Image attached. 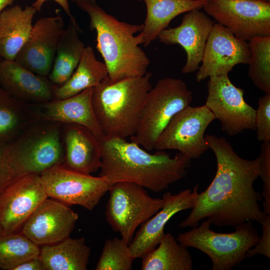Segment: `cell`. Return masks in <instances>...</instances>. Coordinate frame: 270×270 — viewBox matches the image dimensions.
Listing matches in <instances>:
<instances>
[{"label": "cell", "instance_id": "cell-7", "mask_svg": "<svg viewBox=\"0 0 270 270\" xmlns=\"http://www.w3.org/2000/svg\"><path fill=\"white\" fill-rule=\"evenodd\" d=\"M106 220L112 229L128 244L138 226L155 214L163 206L162 198L150 196L143 186L119 182L109 189Z\"/></svg>", "mask_w": 270, "mask_h": 270}, {"label": "cell", "instance_id": "cell-37", "mask_svg": "<svg viewBox=\"0 0 270 270\" xmlns=\"http://www.w3.org/2000/svg\"><path fill=\"white\" fill-rule=\"evenodd\" d=\"M15 0H0V12L8 6H10Z\"/></svg>", "mask_w": 270, "mask_h": 270}, {"label": "cell", "instance_id": "cell-6", "mask_svg": "<svg viewBox=\"0 0 270 270\" xmlns=\"http://www.w3.org/2000/svg\"><path fill=\"white\" fill-rule=\"evenodd\" d=\"M192 92L182 80L160 79L145 98L136 134L130 137L147 151L154 149L159 136L172 117L190 105Z\"/></svg>", "mask_w": 270, "mask_h": 270}, {"label": "cell", "instance_id": "cell-17", "mask_svg": "<svg viewBox=\"0 0 270 270\" xmlns=\"http://www.w3.org/2000/svg\"><path fill=\"white\" fill-rule=\"evenodd\" d=\"M93 88L70 98L30 104L36 120L84 126L102 140L105 136L96 120L92 102Z\"/></svg>", "mask_w": 270, "mask_h": 270}, {"label": "cell", "instance_id": "cell-10", "mask_svg": "<svg viewBox=\"0 0 270 270\" xmlns=\"http://www.w3.org/2000/svg\"><path fill=\"white\" fill-rule=\"evenodd\" d=\"M215 119L205 105H190L172 117L158 138L154 149L175 150L190 160L198 158L209 148L204 132Z\"/></svg>", "mask_w": 270, "mask_h": 270}, {"label": "cell", "instance_id": "cell-12", "mask_svg": "<svg viewBox=\"0 0 270 270\" xmlns=\"http://www.w3.org/2000/svg\"><path fill=\"white\" fill-rule=\"evenodd\" d=\"M47 198L38 174L24 176L8 184L0 192V236L20 232Z\"/></svg>", "mask_w": 270, "mask_h": 270}, {"label": "cell", "instance_id": "cell-22", "mask_svg": "<svg viewBox=\"0 0 270 270\" xmlns=\"http://www.w3.org/2000/svg\"><path fill=\"white\" fill-rule=\"evenodd\" d=\"M146 16L144 28V46H148L168 26L172 20L180 14L200 10L208 0H144Z\"/></svg>", "mask_w": 270, "mask_h": 270}, {"label": "cell", "instance_id": "cell-14", "mask_svg": "<svg viewBox=\"0 0 270 270\" xmlns=\"http://www.w3.org/2000/svg\"><path fill=\"white\" fill-rule=\"evenodd\" d=\"M64 30L60 14L38 20L14 60L34 73L48 77Z\"/></svg>", "mask_w": 270, "mask_h": 270}, {"label": "cell", "instance_id": "cell-5", "mask_svg": "<svg viewBox=\"0 0 270 270\" xmlns=\"http://www.w3.org/2000/svg\"><path fill=\"white\" fill-rule=\"evenodd\" d=\"M207 219L191 230L180 233L178 242L186 248H196L210 258L212 270H230L246 258V253L260 236L252 221L234 226V231L219 233L210 230Z\"/></svg>", "mask_w": 270, "mask_h": 270}, {"label": "cell", "instance_id": "cell-18", "mask_svg": "<svg viewBox=\"0 0 270 270\" xmlns=\"http://www.w3.org/2000/svg\"><path fill=\"white\" fill-rule=\"evenodd\" d=\"M198 185L192 190L186 189L177 194L166 192L162 196V207L152 217L142 224L129 243L130 255L134 259L142 258L158 244L164 234L168 221L176 213L192 208Z\"/></svg>", "mask_w": 270, "mask_h": 270}, {"label": "cell", "instance_id": "cell-38", "mask_svg": "<svg viewBox=\"0 0 270 270\" xmlns=\"http://www.w3.org/2000/svg\"><path fill=\"white\" fill-rule=\"evenodd\" d=\"M10 142L0 140V158Z\"/></svg>", "mask_w": 270, "mask_h": 270}, {"label": "cell", "instance_id": "cell-36", "mask_svg": "<svg viewBox=\"0 0 270 270\" xmlns=\"http://www.w3.org/2000/svg\"><path fill=\"white\" fill-rule=\"evenodd\" d=\"M76 2L78 7L80 9L84 6H94L97 4L96 0H72Z\"/></svg>", "mask_w": 270, "mask_h": 270}, {"label": "cell", "instance_id": "cell-9", "mask_svg": "<svg viewBox=\"0 0 270 270\" xmlns=\"http://www.w3.org/2000/svg\"><path fill=\"white\" fill-rule=\"evenodd\" d=\"M202 8L239 39L270 36V2L264 0H208Z\"/></svg>", "mask_w": 270, "mask_h": 270}, {"label": "cell", "instance_id": "cell-32", "mask_svg": "<svg viewBox=\"0 0 270 270\" xmlns=\"http://www.w3.org/2000/svg\"><path fill=\"white\" fill-rule=\"evenodd\" d=\"M260 176L263 182L262 192L263 211L270 216V142H262L260 147Z\"/></svg>", "mask_w": 270, "mask_h": 270}, {"label": "cell", "instance_id": "cell-1", "mask_svg": "<svg viewBox=\"0 0 270 270\" xmlns=\"http://www.w3.org/2000/svg\"><path fill=\"white\" fill-rule=\"evenodd\" d=\"M205 140L214 154L216 174L204 191H196L192 210L180 227H196L204 218L219 226L260 224L268 215L260 209L262 198L254 188L260 175L259 158H241L225 138L206 134Z\"/></svg>", "mask_w": 270, "mask_h": 270}, {"label": "cell", "instance_id": "cell-33", "mask_svg": "<svg viewBox=\"0 0 270 270\" xmlns=\"http://www.w3.org/2000/svg\"><path fill=\"white\" fill-rule=\"evenodd\" d=\"M260 224L262 226V233L257 244L248 250L246 258H249L257 254L264 255L270 258V216H268Z\"/></svg>", "mask_w": 270, "mask_h": 270}, {"label": "cell", "instance_id": "cell-4", "mask_svg": "<svg viewBox=\"0 0 270 270\" xmlns=\"http://www.w3.org/2000/svg\"><path fill=\"white\" fill-rule=\"evenodd\" d=\"M150 72L111 82L107 77L93 88L94 114L104 136L134 135L146 96L152 88Z\"/></svg>", "mask_w": 270, "mask_h": 270}, {"label": "cell", "instance_id": "cell-19", "mask_svg": "<svg viewBox=\"0 0 270 270\" xmlns=\"http://www.w3.org/2000/svg\"><path fill=\"white\" fill-rule=\"evenodd\" d=\"M64 135L63 164L73 170L91 174L100 169L102 147L99 140L86 128L77 124H61Z\"/></svg>", "mask_w": 270, "mask_h": 270}, {"label": "cell", "instance_id": "cell-35", "mask_svg": "<svg viewBox=\"0 0 270 270\" xmlns=\"http://www.w3.org/2000/svg\"><path fill=\"white\" fill-rule=\"evenodd\" d=\"M49 0H36L32 4V6L36 10L40 11L44 4ZM58 3L64 10L71 20H75L72 15L68 0H52Z\"/></svg>", "mask_w": 270, "mask_h": 270}, {"label": "cell", "instance_id": "cell-20", "mask_svg": "<svg viewBox=\"0 0 270 270\" xmlns=\"http://www.w3.org/2000/svg\"><path fill=\"white\" fill-rule=\"evenodd\" d=\"M0 86L17 100L36 104L53 100L48 77L36 74L14 60L0 61Z\"/></svg>", "mask_w": 270, "mask_h": 270}, {"label": "cell", "instance_id": "cell-8", "mask_svg": "<svg viewBox=\"0 0 270 270\" xmlns=\"http://www.w3.org/2000/svg\"><path fill=\"white\" fill-rule=\"evenodd\" d=\"M40 175L48 198L89 210L96 208L112 186L104 176L78 172L63 164L54 165Z\"/></svg>", "mask_w": 270, "mask_h": 270}, {"label": "cell", "instance_id": "cell-16", "mask_svg": "<svg viewBox=\"0 0 270 270\" xmlns=\"http://www.w3.org/2000/svg\"><path fill=\"white\" fill-rule=\"evenodd\" d=\"M214 24L205 12L194 10L186 12L180 26L166 28L158 35L160 42L168 45L178 44L185 50L186 62L182 73L193 72L199 68Z\"/></svg>", "mask_w": 270, "mask_h": 270}, {"label": "cell", "instance_id": "cell-28", "mask_svg": "<svg viewBox=\"0 0 270 270\" xmlns=\"http://www.w3.org/2000/svg\"><path fill=\"white\" fill-rule=\"evenodd\" d=\"M40 248L21 232L0 236V269L14 270L30 259L40 256Z\"/></svg>", "mask_w": 270, "mask_h": 270}, {"label": "cell", "instance_id": "cell-27", "mask_svg": "<svg viewBox=\"0 0 270 270\" xmlns=\"http://www.w3.org/2000/svg\"><path fill=\"white\" fill-rule=\"evenodd\" d=\"M35 120L30 104L14 98L0 86V140H13Z\"/></svg>", "mask_w": 270, "mask_h": 270}, {"label": "cell", "instance_id": "cell-29", "mask_svg": "<svg viewBox=\"0 0 270 270\" xmlns=\"http://www.w3.org/2000/svg\"><path fill=\"white\" fill-rule=\"evenodd\" d=\"M248 76L254 84L270 94V36H258L248 41Z\"/></svg>", "mask_w": 270, "mask_h": 270}, {"label": "cell", "instance_id": "cell-40", "mask_svg": "<svg viewBox=\"0 0 270 270\" xmlns=\"http://www.w3.org/2000/svg\"><path fill=\"white\" fill-rule=\"evenodd\" d=\"M2 60V56H1V55H0V61Z\"/></svg>", "mask_w": 270, "mask_h": 270}, {"label": "cell", "instance_id": "cell-30", "mask_svg": "<svg viewBox=\"0 0 270 270\" xmlns=\"http://www.w3.org/2000/svg\"><path fill=\"white\" fill-rule=\"evenodd\" d=\"M129 244L122 238L107 240L104 246L96 270H130L134 260L130 254Z\"/></svg>", "mask_w": 270, "mask_h": 270}, {"label": "cell", "instance_id": "cell-26", "mask_svg": "<svg viewBox=\"0 0 270 270\" xmlns=\"http://www.w3.org/2000/svg\"><path fill=\"white\" fill-rule=\"evenodd\" d=\"M158 248L142 258V270H192L193 262L187 248L171 233L164 234Z\"/></svg>", "mask_w": 270, "mask_h": 270}, {"label": "cell", "instance_id": "cell-23", "mask_svg": "<svg viewBox=\"0 0 270 270\" xmlns=\"http://www.w3.org/2000/svg\"><path fill=\"white\" fill-rule=\"evenodd\" d=\"M80 27L76 20H71L62 32L56 48L52 66L48 78L56 86L64 84L71 76L80 60L85 48L79 37Z\"/></svg>", "mask_w": 270, "mask_h": 270}, {"label": "cell", "instance_id": "cell-2", "mask_svg": "<svg viewBox=\"0 0 270 270\" xmlns=\"http://www.w3.org/2000/svg\"><path fill=\"white\" fill-rule=\"evenodd\" d=\"M100 176L112 186L119 182L137 184L154 192H160L184 178L191 165L190 158L180 152L174 157L158 150L150 154L126 138L106 136L100 140Z\"/></svg>", "mask_w": 270, "mask_h": 270}, {"label": "cell", "instance_id": "cell-34", "mask_svg": "<svg viewBox=\"0 0 270 270\" xmlns=\"http://www.w3.org/2000/svg\"><path fill=\"white\" fill-rule=\"evenodd\" d=\"M14 270H45L39 256L25 261L17 266Z\"/></svg>", "mask_w": 270, "mask_h": 270}, {"label": "cell", "instance_id": "cell-21", "mask_svg": "<svg viewBox=\"0 0 270 270\" xmlns=\"http://www.w3.org/2000/svg\"><path fill=\"white\" fill-rule=\"evenodd\" d=\"M36 10L32 6L16 4L0 12V54L2 59L14 60L26 42Z\"/></svg>", "mask_w": 270, "mask_h": 270}, {"label": "cell", "instance_id": "cell-13", "mask_svg": "<svg viewBox=\"0 0 270 270\" xmlns=\"http://www.w3.org/2000/svg\"><path fill=\"white\" fill-rule=\"evenodd\" d=\"M249 54L248 42L236 38L227 28L214 23L206 42L202 65L196 74V82L228 75L236 65L248 64Z\"/></svg>", "mask_w": 270, "mask_h": 270}, {"label": "cell", "instance_id": "cell-31", "mask_svg": "<svg viewBox=\"0 0 270 270\" xmlns=\"http://www.w3.org/2000/svg\"><path fill=\"white\" fill-rule=\"evenodd\" d=\"M255 128L259 141L270 142V94H265L258 100Z\"/></svg>", "mask_w": 270, "mask_h": 270}, {"label": "cell", "instance_id": "cell-39", "mask_svg": "<svg viewBox=\"0 0 270 270\" xmlns=\"http://www.w3.org/2000/svg\"><path fill=\"white\" fill-rule=\"evenodd\" d=\"M268 2H270V0H264Z\"/></svg>", "mask_w": 270, "mask_h": 270}, {"label": "cell", "instance_id": "cell-11", "mask_svg": "<svg viewBox=\"0 0 270 270\" xmlns=\"http://www.w3.org/2000/svg\"><path fill=\"white\" fill-rule=\"evenodd\" d=\"M205 106L221 124L223 132L234 136L255 130L256 111L244 100V90L230 82L228 75L209 78Z\"/></svg>", "mask_w": 270, "mask_h": 270}, {"label": "cell", "instance_id": "cell-24", "mask_svg": "<svg viewBox=\"0 0 270 270\" xmlns=\"http://www.w3.org/2000/svg\"><path fill=\"white\" fill-rule=\"evenodd\" d=\"M90 254V248L84 238L68 237L42 246L40 258L45 270H86Z\"/></svg>", "mask_w": 270, "mask_h": 270}, {"label": "cell", "instance_id": "cell-3", "mask_svg": "<svg viewBox=\"0 0 270 270\" xmlns=\"http://www.w3.org/2000/svg\"><path fill=\"white\" fill-rule=\"evenodd\" d=\"M82 10L90 17V28L96 32V48L102 56L111 82L142 76L150 60L140 44L144 43V24L120 22L98 4L86 5Z\"/></svg>", "mask_w": 270, "mask_h": 270}, {"label": "cell", "instance_id": "cell-25", "mask_svg": "<svg viewBox=\"0 0 270 270\" xmlns=\"http://www.w3.org/2000/svg\"><path fill=\"white\" fill-rule=\"evenodd\" d=\"M107 77L108 72L104 63L96 59L92 47L85 46L78 65L70 78L60 86L53 85V100L75 96L96 86Z\"/></svg>", "mask_w": 270, "mask_h": 270}, {"label": "cell", "instance_id": "cell-15", "mask_svg": "<svg viewBox=\"0 0 270 270\" xmlns=\"http://www.w3.org/2000/svg\"><path fill=\"white\" fill-rule=\"evenodd\" d=\"M78 218L68 206L47 198L36 208L20 232L40 246L51 244L70 237Z\"/></svg>", "mask_w": 270, "mask_h": 270}]
</instances>
